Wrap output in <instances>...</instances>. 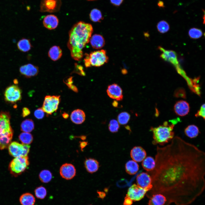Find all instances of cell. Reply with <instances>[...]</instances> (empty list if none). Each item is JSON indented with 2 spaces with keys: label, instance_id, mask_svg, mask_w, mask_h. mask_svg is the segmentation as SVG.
Returning a JSON list of instances; mask_svg holds the SVG:
<instances>
[{
  "label": "cell",
  "instance_id": "ffe728a7",
  "mask_svg": "<svg viewBox=\"0 0 205 205\" xmlns=\"http://www.w3.org/2000/svg\"><path fill=\"white\" fill-rule=\"evenodd\" d=\"M44 26L49 30L54 29L58 26L59 20L57 17L53 15H46L43 20Z\"/></svg>",
  "mask_w": 205,
  "mask_h": 205
},
{
  "label": "cell",
  "instance_id": "b9f144b4",
  "mask_svg": "<svg viewBox=\"0 0 205 205\" xmlns=\"http://www.w3.org/2000/svg\"><path fill=\"white\" fill-rule=\"evenodd\" d=\"M133 200L126 195L125 198L123 205H132Z\"/></svg>",
  "mask_w": 205,
  "mask_h": 205
},
{
  "label": "cell",
  "instance_id": "4316f807",
  "mask_svg": "<svg viewBox=\"0 0 205 205\" xmlns=\"http://www.w3.org/2000/svg\"><path fill=\"white\" fill-rule=\"evenodd\" d=\"M155 160L151 156L145 157L142 163V165L143 168L148 171H153L155 167Z\"/></svg>",
  "mask_w": 205,
  "mask_h": 205
},
{
  "label": "cell",
  "instance_id": "5bb4252c",
  "mask_svg": "<svg viewBox=\"0 0 205 205\" xmlns=\"http://www.w3.org/2000/svg\"><path fill=\"white\" fill-rule=\"evenodd\" d=\"M76 170L72 164L66 163L63 164L60 167V173L61 176L66 180L73 178L75 175Z\"/></svg>",
  "mask_w": 205,
  "mask_h": 205
},
{
  "label": "cell",
  "instance_id": "c3c4849f",
  "mask_svg": "<svg viewBox=\"0 0 205 205\" xmlns=\"http://www.w3.org/2000/svg\"><path fill=\"white\" fill-rule=\"evenodd\" d=\"M157 5L159 7H164V3L162 1L159 0L157 3Z\"/></svg>",
  "mask_w": 205,
  "mask_h": 205
},
{
  "label": "cell",
  "instance_id": "2e32d148",
  "mask_svg": "<svg viewBox=\"0 0 205 205\" xmlns=\"http://www.w3.org/2000/svg\"><path fill=\"white\" fill-rule=\"evenodd\" d=\"M20 73L26 78H30L36 75L39 72L38 67L31 63L21 66L19 69Z\"/></svg>",
  "mask_w": 205,
  "mask_h": 205
},
{
  "label": "cell",
  "instance_id": "6da1fadb",
  "mask_svg": "<svg viewBox=\"0 0 205 205\" xmlns=\"http://www.w3.org/2000/svg\"><path fill=\"white\" fill-rule=\"evenodd\" d=\"M156 150L153 186L147 196L161 194L169 205L190 204L205 189V153L178 136Z\"/></svg>",
  "mask_w": 205,
  "mask_h": 205
},
{
  "label": "cell",
  "instance_id": "74e56055",
  "mask_svg": "<svg viewBox=\"0 0 205 205\" xmlns=\"http://www.w3.org/2000/svg\"><path fill=\"white\" fill-rule=\"evenodd\" d=\"M119 127L118 122L116 120L112 119L110 121L108 125V129L110 132L113 133L117 132Z\"/></svg>",
  "mask_w": 205,
  "mask_h": 205
},
{
  "label": "cell",
  "instance_id": "d4e9b609",
  "mask_svg": "<svg viewBox=\"0 0 205 205\" xmlns=\"http://www.w3.org/2000/svg\"><path fill=\"white\" fill-rule=\"evenodd\" d=\"M17 46L18 49L24 52H28L32 47L30 40L24 38H22L19 41Z\"/></svg>",
  "mask_w": 205,
  "mask_h": 205
},
{
  "label": "cell",
  "instance_id": "ac0fdd59",
  "mask_svg": "<svg viewBox=\"0 0 205 205\" xmlns=\"http://www.w3.org/2000/svg\"><path fill=\"white\" fill-rule=\"evenodd\" d=\"M130 156L133 161L137 162H140L146 157V153L142 147L136 146L131 150Z\"/></svg>",
  "mask_w": 205,
  "mask_h": 205
},
{
  "label": "cell",
  "instance_id": "836d02e7",
  "mask_svg": "<svg viewBox=\"0 0 205 205\" xmlns=\"http://www.w3.org/2000/svg\"><path fill=\"white\" fill-rule=\"evenodd\" d=\"M157 27L158 31L161 33H165L168 32L170 26L166 21L162 20L160 21L157 24Z\"/></svg>",
  "mask_w": 205,
  "mask_h": 205
},
{
  "label": "cell",
  "instance_id": "d6986e66",
  "mask_svg": "<svg viewBox=\"0 0 205 205\" xmlns=\"http://www.w3.org/2000/svg\"><path fill=\"white\" fill-rule=\"evenodd\" d=\"M149 198L148 205H169L166 197L162 194H153Z\"/></svg>",
  "mask_w": 205,
  "mask_h": 205
},
{
  "label": "cell",
  "instance_id": "681fc988",
  "mask_svg": "<svg viewBox=\"0 0 205 205\" xmlns=\"http://www.w3.org/2000/svg\"><path fill=\"white\" fill-rule=\"evenodd\" d=\"M112 105L114 107H117L118 105V102L116 100H114L112 103Z\"/></svg>",
  "mask_w": 205,
  "mask_h": 205
},
{
  "label": "cell",
  "instance_id": "7402d4cb",
  "mask_svg": "<svg viewBox=\"0 0 205 205\" xmlns=\"http://www.w3.org/2000/svg\"><path fill=\"white\" fill-rule=\"evenodd\" d=\"M84 165L87 171L91 173L96 172L99 167V162L92 158L86 159L84 162Z\"/></svg>",
  "mask_w": 205,
  "mask_h": 205
},
{
  "label": "cell",
  "instance_id": "52a82bcc",
  "mask_svg": "<svg viewBox=\"0 0 205 205\" xmlns=\"http://www.w3.org/2000/svg\"><path fill=\"white\" fill-rule=\"evenodd\" d=\"M60 101V95H47L45 96L42 108L47 114H51L56 112Z\"/></svg>",
  "mask_w": 205,
  "mask_h": 205
},
{
  "label": "cell",
  "instance_id": "f35d334b",
  "mask_svg": "<svg viewBox=\"0 0 205 205\" xmlns=\"http://www.w3.org/2000/svg\"><path fill=\"white\" fill-rule=\"evenodd\" d=\"M34 114L36 118L39 119H42L44 116V112L42 108H39L35 111Z\"/></svg>",
  "mask_w": 205,
  "mask_h": 205
},
{
  "label": "cell",
  "instance_id": "9c48e42d",
  "mask_svg": "<svg viewBox=\"0 0 205 205\" xmlns=\"http://www.w3.org/2000/svg\"><path fill=\"white\" fill-rule=\"evenodd\" d=\"M21 90L17 85H10L5 90V99L7 102L14 104L21 100Z\"/></svg>",
  "mask_w": 205,
  "mask_h": 205
},
{
  "label": "cell",
  "instance_id": "d590c367",
  "mask_svg": "<svg viewBox=\"0 0 205 205\" xmlns=\"http://www.w3.org/2000/svg\"><path fill=\"white\" fill-rule=\"evenodd\" d=\"M130 118V115L127 112H122L118 115L117 119L118 122L121 125H125L127 124Z\"/></svg>",
  "mask_w": 205,
  "mask_h": 205
},
{
  "label": "cell",
  "instance_id": "bcb514c9",
  "mask_svg": "<svg viewBox=\"0 0 205 205\" xmlns=\"http://www.w3.org/2000/svg\"><path fill=\"white\" fill-rule=\"evenodd\" d=\"M87 143L85 142H80V145L81 150L85 147L87 145Z\"/></svg>",
  "mask_w": 205,
  "mask_h": 205
},
{
  "label": "cell",
  "instance_id": "f546056e",
  "mask_svg": "<svg viewBox=\"0 0 205 205\" xmlns=\"http://www.w3.org/2000/svg\"><path fill=\"white\" fill-rule=\"evenodd\" d=\"M33 121L31 119H26L23 121L20 125L21 130L23 132L29 133L34 129Z\"/></svg>",
  "mask_w": 205,
  "mask_h": 205
},
{
  "label": "cell",
  "instance_id": "9a60e30c",
  "mask_svg": "<svg viewBox=\"0 0 205 205\" xmlns=\"http://www.w3.org/2000/svg\"><path fill=\"white\" fill-rule=\"evenodd\" d=\"M106 91L108 95L112 99L118 101L123 99L122 90L120 86L116 84L113 83L109 85Z\"/></svg>",
  "mask_w": 205,
  "mask_h": 205
},
{
  "label": "cell",
  "instance_id": "7a4b0ae2",
  "mask_svg": "<svg viewBox=\"0 0 205 205\" xmlns=\"http://www.w3.org/2000/svg\"><path fill=\"white\" fill-rule=\"evenodd\" d=\"M93 32L91 25L82 21L76 23L71 28L69 32L67 46L73 59H81L83 56L82 50L90 41Z\"/></svg>",
  "mask_w": 205,
  "mask_h": 205
},
{
  "label": "cell",
  "instance_id": "f5cc1de1",
  "mask_svg": "<svg viewBox=\"0 0 205 205\" xmlns=\"http://www.w3.org/2000/svg\"><path fill=\"white\" fill-rule=\"evenodd\" d=\"M88 0V1H93V0Z\"/></svg>",
  "mask_w": 205,
  "mask_h": 205
},
{
  "label": "cell",
  "instance_id": "f1b7e54d",
  "mask_svg": "<svg viewBox=\"0 0 205 205\" xmlns=\"http://www.w3.org/2000/svg\"><path fill=\"white\" fill-rule=\"evenodd\" d=\"M199 132L198 128L194 125L188 126L184 130L185 135L191 138L196 137L198 135Z\"/></svg>",
  "mask_w": 205,
  "mask_h": 205
},
{
  "label": "cell",
  "instance_id": "8fae6325",
  "mask_svg": "<svg viewBox=\"0 0 205 205\" xmlns=\"http://www.w3.org/2000/svg\"><path fill=\"white\" fill-rule=\"evenodd\" d=\"M148 191L147 190L134 184L128 188L126 195L133 201H138L143 198Z\"/></svg>",
  "mask_w": 205,
  "mask_h": 205
},
{
  "label": "cell",
  "instance_id": "484cf974",
  "mask_svg": "<svg viewBox=\"0 0 205 205\" xmlns=\"http://www.w3.org/2000/svg\"><path fill=\"white\" fill-rule=\"evenodd\" d=\"M62 55V50L58 46H54L52 47L49 50L48 56L50 58L54 61L59 59Z\"/></svg>",
  "mask_w": 205,
  "mask_h": 205
},
{
  "label": "cell",
  "instance_id": "4fadbf2b",
  "mask_svg": "<svg viewBox=\"0 0 205 205\" xmlns=\"http://www.w3.org/2000/svg\"><path fill=\"white\" fill-rule=\"evenodd\" d=\"M136 182L138 186L148 191L152 188L151 177L146 173H142L138 175L136 177Z\"/></svg>",
  "mask_w": 205,
  "mask_h": 205
},
{
  "label": "cell",
  "instance_id": "e0dca14e",
  "mask_svg": "<svg viewBox=\"0 0 205 205\" xmlns=\"http://www.w3.org/2000/svg\"><path fill=\"white\" fill-rule=\"evenodd\" d=\"M174 110L177 115L180 116H184L187 115L189 112V105L188 103L185 101H179L175 104Z\"/></svg>",
  "mask_w": 205,
  "mask_h": 205
},
{
  "label": "cell",
  "instance_id": "7c38bea8",
  "mask_svg": "<svg viewBox=\"0 0 205 205\" xmlns=\"http://www.w3.org/2000/svg\"><path fill=\"white\" fill-rule=\"evenodd\" d=\"M158 48L162 52L160 57L162 59L170 63L176 68L180 66L175 52L172 50H165L161 46H159Z\"/></svg>",
  "mask_w": 205,
  "mask_h": 205
},
{
  "label": "cell",
  "instance_id": "4dcf8cb0",
  "mask_svg": "<svg viewBox=\"0 0 205 205\" xmlns=\"http://www.w3.org/2000/svg\"><path fill=\"white\" fill-rule=\"evenodd\" d=\"M39 177L40 179L42 182L47 183L50 182L51 180L52 174L49 171L44 170L40 172Z\"/></svg>",
  "mask_w": 205,
  "mask_h": 205
},
{
  "label": "cell",
  "instance_id": "f907efd6",
  "mask_svg": "<svg viewBox=\"0 0 205 205\" xmlns=\"http://www.w3.org/2000/svg\"><path fill=\"white\" fill-rule=\"evenodd\" d=\"M62 116L65 119H67L69 117V115L68 114L66 113V112H64L62 114Z\"/></svg>",
  "mask_w": 205,
  "mask_h": 205
},
{
  "label": "cell",
  "instance_id": "44dd1931",
  "mask_svg": "<svg viewBox=\"0 0 205 205\" xmlns=\"http://www.w3.org/2000/svg\"><path fill=\"white\" fill-rule=\"evenodd\" d=\"M85 112L82 110L77 109L71 113L70 118L72 122L76 124H80L85 121Z\"/></svg>",
  "mask_w": 205,
  "mask_h": 205
},
{
  "label": "cell",
  "instance_id": "e575fe53",
  "mask_svg": "<svg viewBox=\"0 0 205 205\" xmlns=\"http://www.w3.org/2000/svg\"><path fill=\"white\" fill-rule=\"evenodd\" d=\"M188 34L190 37L193 39H197L200 38L203 35L201 30L198 28H193L189 29Z\"/></svg>",
  "mask_w": 205,
  "mask_h": 205
},
{
  "label": "cell",
  "instance_id": "60d3db41",
  "mask_svg": "<svg viewBox=\"0 0 205 205\" xmlns=\"http://www.w3.org/2000/svg\"><path fill=\"white\" fill-rule=\"evenodd\" d=\"M75 68L76 69L75 71L77 73L81 75H85V73L82 66L77 65H75Z\"/></svg>",
  "mask_w": 205,
  "mask_h": 205
},
{
  "label": "cell",
  "instance_id": "cb8c5ba5",
  "mask_svg": "<svg viewBox=\"0 0 205 205\" xmlns=\"http://www.w3.org/2000/svg\"><path fill=\"white\" fill-rule=\"evenodd\" d=\"M19 201L21 205H34L35 199L32 194L26 192L20 196L19 198Z\"/></svg>",
  "mask_w": 205,
  "mask_h": 205
},
{
  "label": "cell",
  "instance_id": "83f0119b",
  "mask_svg": "<svg viewBox=\"0 0 205 205\" xmlns=\"http://www.w3.org/2000/svg\"><path fill=\"white\" fill-rule=\"evenodd\" d=\"M139 166L136 162L133 160L128 161L125 165V169L126 172L130 175L136 174L139 169Z\"/></svg>",
  "mask_w": 205,
  "mask_h": 205
},
{
  "label": "cell",
  "instance_id": "ba28073f",
  "mask_svg": "<svg viewBox=\"0 0 205 205\" xmlns=\"http://www.w3.org/2000/svg\"><path fill=\"white\" fill-rule=\"evenodd\" d=\"M8 147L9 154L15 157L27 156L30 148L28 144H21L16 142L11 143Z\"/></svg>",
  "mask_w": 205,
  "mask_h": 205
},
{
  "label": "cell",
  "instance_id": "ab89813d",
  "mask_svg": "<svg viewBox=\"0 0 205 205\" xmlns=\"http://www.w3.org/2000/svg\"><path fill=\"white\" fill-rule=\"evenodd\" d=\"M205 104H204L201 106L200 110H198L197 113L196 114L195 116L196 117L201 116L204 119L205 116Z\"/></svg>",
  "mask_w": 205,
  "mask_h": 205
},
{
  "label": "cell",
  "instance_id": "7dc6e473",
  "mask_svg": "<svg viewBox=\"0 0 205 205\" xmlns=\"http://www.w3.org/2000/svg\"><path fill=\"white\" fill-rule=\"evenodd\" d=\"M97 193L99 194V197L101 198H103L105 196V193L103 192L98 191Z\"/></svg>",
  "mask_w": 205,
  "mask_h": 205
},
{
  "label": "cell",
  "instance_id": "816d5d0a",
  "mask_svg": "<svg viewBox=\"0 0 205 205\" xmlns=\"http://www.w3.org/2000/svg\"><path fill=\"white\" fill-rule=\"evenodd\" d=\"M80 138L82 140H85L86 138V136H82L80 137Z\"/></svg>",
  "mask_w": 205,
  "mask_h": 205
},
{
  "label": "cell",
  "instance_id": "8992f818",
  "mask_svg": "<svg viewBox=\"0 0 205 205\" xmlns=\"http://www.w3.org/2000/svg\"><path fill=\"white\" fill-rule=\"evenodd\" d=\"M29 164L27 156L15 157L9 164V170L12 175L16 176L24 171Z\"/></svg>",
  "mask_w": 205,
  "mask_h": 205
},
{
  "label": "cell",
  "instance_id": "8d00e7d4",
  "mask_svg": "<svg viewBox=\"0 0 205 205\" xmlns=\"http://www.w3.org/2000/svg\"><path fill=\"white\" fill-rule=\"evenodd\" d=\"M34 193L37 198L42 199L45 198L46 196L47 191L44 187L40 186L35 189Z\"/></svg>",
  "mask_w": 205,
  "mask_h": 205
},
{
  "label": "cell",
  "instance_id": "5b68a950",
  "mask_svg": "<svg viewBox=\"0 0 205 205\" xmlns=\"http://www.w3.org/2000/svg\"><path fill=\"white\" fill-rule=\"evenodd\" d=\"M108 60L106 51L104 50L94 51L89 54H86L84 63L86 67L101 66Z\"/></svg>",
  "mask_w": 205,
  "mask_h": 205
},
{
  "label": "cell",
  "instance_id": "7bdbcfd3",
  "mask_svg": "<svg viewBox=\"0 0 205 205\" xmlns=\"http://www.w3.org/2000/svg\"><path fill=\"white\" fill-rule=\"evenodd\" d=\"M30 114V110L26 107H24L22 110V115L23 117H25Z\"/></svg>",
  "mask_w": 205,
  "mask_h": 205
},
{
  "label": "cell",
  "instance_id": "d6a6232c",
  "mask_svg": "<svg viewBox=\"0 0 205 205\" xmlns=\"http://www.w3.org/2000/svg\"><path fill=\"white\" fill-rule=\"evenodd\" d=\"M91 20L94 22L100 21L102 19V15L101 11L97 9L92 10L89 14Z\"/></svg>",
  "mask_w": 205,
  "mask_h": 205
},
{
  "label": "cell",
  "instance_id": "3957f363",
  "mask_svg": "<svg viewBox=\"0 0 205 205\" xmlns=\"http://www.w3.org/2000/svg\"><path fill=\"white\" fill-rule=\"evenodd\" d=\"M174 124H169L166 121L163 125L151 127L150 130L153 133L152 144L163 146L171 140L174 137Z\"/></svg>",
  "mask_w": 205,
  "mask_h": 205
},
{
  "label": "cell",
  "instance_id": "ee69618b",
  "mask_svg": "<svg viewBox=\"0 0 205 205\" xmlns=\"http://www.w3.org/2000/svg\"><path fill=\"white\" fill-rule=\"evenodd\" d=\"M64 82L67 86L73 84V80L72 77H68L64 81Z\"/></svg>",
  "mask_w": 205,
  "mask_h": 205
},
{
  "label": "cell",
  "instance_id": "db71d44e",
  "mask_svg": "<svg viewBox=\"0 0 205 205\" xmlns=\"http://www.w3.org/2000/svg\"></svg>",
  "mask_w": 205,
  "mask_h": 205
},
{
  "label": "cell",
  "instance_id": "277c9868",
  "mask_svg": "<svg viewBox=\"0 0 205 205\" xmlns=\"http://www.w3.org/2000/svg\"><path fill=\"white\" fill-rule=\"evenodd\" d=\"M9 112H0V149L7 147L13 138V131L11 126Z\"/></svg>",
  "mask_w": 205,
  "mask_h": 205
},
{
  "label": "cell",
  "instance_id": "1f68e13d",
  "mask_svg": "<svg viewBox=\"0 0 205 205\" xmlns=\"http://www.w3.org/2000/svg\"><path fill=\"white\" fill-rule=\"evenodd\" d=\"M19 138L22 144H30L33 140L32 135L29 133L25 132L21 133L19 136Z\"/></svg>",
  "mask_w": 205,
  "mask_h": 205
},
{
  "label": "cell",
  "instance_id": "30bf717a",
  "mask_svg": "<svg viewBox=\"0 0 205 205\" xmlns=\"http://www.w3.org/2000/svg\"><path fill=\"white\" fill-rule=\"evenodd\" d=\"M61 5V0H42L40 10L41 12L54 13L59 11Z\"/></svg>",
  "mask_w": 205,
  "mask_h": 205
},
{
  "label": "cell",
  "instance_id": "603a6c76",
  "mask_svg": "<svg viewBox=\"0 0 205 205\" xmlns=\"http://www.w3.org/2000/svg\"><path fill=\"white\" fill-rule=\"evenodd\" d=\"M92 46L96 49H99L104 45L105 41L103 37L101 35L95 34L93 35L90 40Z\"/></svg>",
  "mask_w": 205,
  "mask_h": 205
},
{
  "label": "cell",
  "instance_id": "f6af8a7d",
  "mask_svg": "<svg viewBox=\"0 0 205 205\" xmlns=\"http://www.w3.org/2000/svg\"><path fill=\"white\" fill-rule=\"evenodd\" d=\"M123 0H110L111 3L113 5L119 6L122 2Z\"/></svg>",
  "mask_w": 205,
  "mask_h": 205
}]
</instances>
